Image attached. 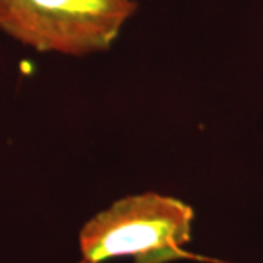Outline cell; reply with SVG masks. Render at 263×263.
I'll list each match as a JSON object with an SVG mask.
<instances>
[{
  "label": "cell",
  "mask_w": 263,
  "mask_h": 263,
  "mask_svg": "<svg viewBox=\"0 0 263 263\" xmlns=\"http://www.w3.org/2000/svg\"><path fill=\"white\" fill-rule=\"evenodd\" d=\"M138 10L135 0H0V29L41 53L105 51Z\"/></svg>",
  "instance_id": "2"
},
{
  "label": "cell",
  "mask_w": 263,
  "mask_h": 263,
  "mask_svg": "<svg viewBox=\"0 0 263 263\" xmlns=\"http://www.w3.org/2000/svg\"><path fill=\"white\" fill-rule=\"evenodd\" d=\"M79 263H86V262H84V260H82V262H79Z\"/></svg>",
  "instance_id": "3"
},
{
  "label": "cell",
  "mask_w": 263,
  "mask_h": 263,
  "mask_svg": "<svg viewBox=\"0 0 263 263\" xmlns=\"http://www.w3.org/2000/svg\"><path fill=\"white\" fill-rule=\"evenodd\" d=\"M193 219V208L177 197L155 192L124 196L82 227V260L132 257L133 263H170L184 259L183 247L190 241Z\"/></svg>",
  "instance_id": "1"
}]
</instances>
